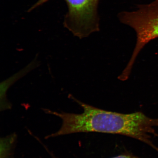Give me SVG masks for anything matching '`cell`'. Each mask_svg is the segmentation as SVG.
Wrapping results in <instances>:
<instances>
[{
  "instance_id": "277c9868",
  "label": "cell",
  "mask_w": 158,
  "mask_h": 158,
  "mask_svg": "<svg viewBox=\"0 0 158 158\" xmlns=\"http://www.w3.org/2000/svg\"><path fill=\"white\" fill-rule=\"evenodd\" d=\"M38 54L35 55L34 59L24 68L21 69L9 78L3 81L0 84V102L1 111L11 109L12 105L8 100L7 93L9 88L16 82L28 74L31 71L40 66L41 62L38 59Z\"/></svg>"
},
{
  "instance_id": "5b68a950",
  "label": "cell",
  "mask_w": 158,
  "mask_h": 158,
  "mask_svg": "<svg viewBox=\"0 0 158 158\" xmlns=\"http://www.w3.org/2000/svg\"><path fill=\"white\" fill-rule=\"evenodd\" d=\"M17 139V135L15 133L1 138L0 158H14V150Z\"/></svg>"
},
{
  "instance_id": "3957f363",
  "label": "cell",
  "mask_w": 158,
  "mask_h": 158,
  "mask_svg": "<svg viewBox=\"0 0 158 158\" xmlns=\"http://www.w3.org/2000/svg\"><path fill=\"white\" fill-rule=\"evenodd\" d=\"M68 10L65 27L80 39L100 30L98 7L99 0H66Z\"/></svg>"
},
{
  "instance_id": "7a4b0ae2",
  "label": "cell",
  "mask_w": 158,
  "mask_h": 158,
  "mask_svg": "<svg viewBox=\"0 0 158 158\" xmlns=\"http://www.w3.org/2000/svg\"><path fill=\"white\" fill-rule=\"evenodd\" d=\"M123 24L134 30L137 42L126 69L131 71L138 55L146 44L158 38V0L149 4L139 6L137 10L123 12L118 15Z\"/></svg>"
},
{
  "instance_id": "8992f818",
  "label": "cell",
  "mask_w": 158,
  "mask_h": 158,
  "mask_svg": "<svg viewBox=\"0 0 158 158\" xmlns=\"http://www.w3.org/2000/svg\"><path fill=\"white\" fill-rule=\"evenodd\" d=\"M110 158H141L134 155L131 153H125Z\"/></svg>"
},
{
  "instance_id": "6da1fadb",
  "label": "cell",
  "mask_w": 158,
  "mask_h": 158,
  "mask_svg": "<svg viewBox=\"0 0 158 158\" xmlns=\"http://www.w3.org/2000/svg\"><path fill=\"white\" fill-rule=\"evenodd\" d=\"M68 97L81 106L83 112L75 114L47 109V114L57 116L62 120L60 129L48 135L49 139L81 133L116 134L143 142L158 152V148L152 140L153 136H158L155 128L158 126V118L148 117L141 112L123 114L108 111L85 103L72 94H69Z\"/></svg>"
},
{
  "instance_id": "52a82bcc",
  "label": "cell",
  "mask_w": 158,
  "mask_h": 158,
  "mask_svg": "<svg viewBox=\"0 0 158 158\" xmlns=\"http://www.w3.org/2000/svg\"></svg>"
}]
</instances>
